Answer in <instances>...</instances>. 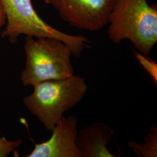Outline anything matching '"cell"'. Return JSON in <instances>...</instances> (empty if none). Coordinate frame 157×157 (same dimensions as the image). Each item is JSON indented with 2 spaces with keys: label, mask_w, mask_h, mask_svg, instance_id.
Masks as SVG:
<instances>
[{
  "label": "cell",
  "mask_w": 157,
  "mask_h": 157,
  "mask_svg": "<svg viewBox=\"0 0 157 157\" xmlns=\"http://www.w3.org/2000/svg\"><path fill=\"white\" fill-rule=\"evenodd\" d=\"M108 24L112 41L129 40L143 55L148 56L157 43V6L147 0H115Z\"/></svg>",
  "instance_id": "cell-1"
},
{
  "label": "cell",
  "mask_w": 157,
  "mask_h": 157,
  "mask_svg": "<svg viewBox=\"0 0 157 157\" xmlns=\"http://www.w3.org/2000/svg\"><path fill=\"white\" fill-rule=\"evenodd\" d=\"M33 92L23 99L29 111L51 131L63 114L82 101L88 90L85 78H69L43 81L33 86Z\"/></svg>",
  "instance_id": "cell-2"
},
{
  "label": "cell",
  "mask_w": 157,
  "mask_h": 157,
  "mask_svg": "<svg viewBox=\"0 0 157 157\" xmlns=\"http://www.w3.org/2000/svg\"><path fill=\"white\" fill-rule=\"evenodd\" d=\"M26 62L21 75L25 86L43 81L67 78L73 75L71 48L60 40L26 36Z\"/></svg>",
  "instance_id": "cell-3"
},
{
  "label": "cell",
  "mask_w": 157,
  "mask_h": 157,
  "mask_svg": "<svg viewBox=\"0 0 157 157\" xmlns=\"http://www.w3.org/2000/svg\"><path fill=\"white\" fill-rule=\"evenodd\" d=\"M0 2L6 17V29L1 36L11 43H17L21 35L35 38H54L68 45L72 56L77 58L89 47L90 41L84 36L65 33L45 22L35 11L31 0H0Z\"/></svg>",
  "instance_id": "cell-4"
},
{
  "label": "cell",
  "mask_w": 157,
  "mask_h": 157,
  "mask_svg": "<svg viewBox=\"0 0 157 157\" xmlns=\"http://www.w3.org/2000/svg\"><path fill=\"white\" fill-rule=\"evenodd\" d=\"M52 6L69 25L90 32L108 24L115 0H44Z\"/></svg>",
  "instance_id": "cell-5"
},
{
  "label": "cell",
  "mask_w": 157,
  "mask_h": 157,
  "mask_svg": "<svg viewBox=\"0 0 157 157\" xmlns=\"http://www.w3.org/2000/svg\"><path fill=\"white\" fill-rule=\"evenodd\" d=\"M78 119L63 117L51 130L48 140L36 144L27 157H81L76 146Z\"/></svg>",
  "instance_id": "cell-6"
},
{
  "label": "cell",
  "mask_w": 157,
  "mask_h": 157,
  "mask_svg": "<svg viewBox=\"0 0 157 157\" xmlns=\"http://www.w3.org/2000/svg\"><path fill=\"white\" fill-rule=\"evenodd\" d=\"M114 134L107 124L94 122L78 130L76 146L81 157H115L107 145Z\"/></svg>",
  "instance_id": "cell-7"
},
{
  "label": "cell",
  "mask_w": 157,
  "mask_h": 157,
  "mask_svg": "<svg viewBox=\"0 0 157 157\" xmlns=\"http://www.w3.org/2000/svg\"><path fill=\"white\" fill-rule=\"evenodd\" d=\"M151 132L144 138V143H138L130 141L128 144L134 152L135 155L139 157H157V127L152 126Z\"/></svg>",
  "instance_id": "cell-8"
},
{
  "label": "cell",
  "mask_w": 157,
  "mask_h": 157,
  "mask_svg": "<svg viewBox=\"0 0 157 157\" xmlns=\"http://www.w3.org/2000/svg\"><path fill=\"white\" fill-rule=\"evenodd\" d=\"M21 144V140H9L0 136V157H8L10 154L15 152Z\"/></svg>",
  "instance_id": "cell-9"
},
{
  "label": "cell",
  "mask_w": 157,
  "mask_h": 157,
  "mask_svg": "<svg viewBox=\"0 0 157 157\" xmlns=\"http://www.w3.org/2000/svg\"><path fill=\"white\" fill-rule=\"evenodd\" d=\"M135 56L147 72L157 81V63L140 52L135 53Z\"/></svg>",
  "instance_id": "cell-10"
},
{
  "label": "cell",
  "mask_w": 157,
  "mask_h": 157,
  "mask_svg": "<svg viewBox=\"0 0 157 157\" xmlns=\"http://www.w3.org/2000/svg\"><path fill=\"white\" fill-rule=\"evenodd\" d=\"M6 22V12L4 11V9L2 6L1 3L0 2V29L4 26Z\"/></svg>",
  "instance_id": "cell-11"
}]
</instances>
